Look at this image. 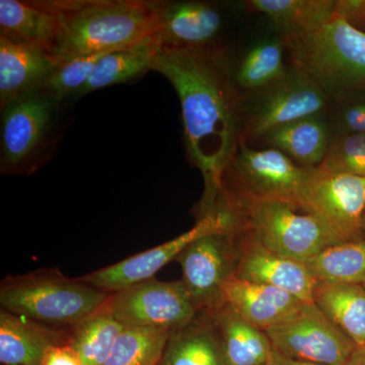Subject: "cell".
Listing matches in <instances>:
<instances>
[{
	"mask_svg": "<svg viewBox=\"0 0 365 365\" xmlns=\"http://www.w3.org/2000/svg\"><path fill=\"white\" fill-rule=\"evenodd\" d=\"M41 365H81L69 346H57L48 350Z\"/></svg>",
	"mask_w": 365,
	"mask_h": 365,
	"instance_id": "cell-34",
	"label": "cell"
},
{
	"mask_svg": "<svg viewBox=\"0 0 365 365\" xmlns=\"http://www.w3.org/2000/svg\"><path fill=\"white\" fill-rule=\"evenodd\" d=\"M234 232L235 277L284 290L304 304L313 302L316 281L304 263L274 253L242 232Z\"/></svg>",
	"mask_w": 365,
	"mask_h": 365,
	"instance_id": "cell-15",
	"label": "cell"
},
{
	"mask_svg": "<svg viewBox=\"0 0 365 365\" xmlns=\"http://www.w3.org/2000/svg\"><path fill=\"white\" fill-rule=\"evenodd\" d=\"M227 211L232 230L281 256L306 263L314 255L338 244L318 218L300 205L281 201H230Z\"/></svg>",
	"mask_w": 365,
	"mask_h": 365,
	"instance_id": "cell-5",
	"label": "cell"
},
{
	"mask_svg": "<svg viewBox=\"0 0 365 365\" xmlns=\"http://www.w3.org/2000/svg\"><path fill=\"white\" fill-rule=\"evenodd\" d=\"M319 170L365 177V134L333 135Z\"/></svg>",
	"mask_w": 365,
	"mask_h": 365,
	"instance_id": "cell-31",
	"label": "cell"
},
{
	"mask_svg": "<svg viewBox=\"0 0 365 365\" xmlns=\"http://www.w3.org/2000/svg\"><path fill=\"white\" fill-rule=\"evenodd\" d=\"M264 365H272V364H271V361H270V362H269V364H264Z\"/></svg>",
	"mask_w": 365,
	"mask_h": 365,
	"instance_id": "cell-39",
	"label": "cell"
},
{
	"mask_svg": "<svg viewBox=\"0 0 365 365\" xmlns=\"http://www.w3.org/2000/svg\"><path fill=\"white\" fill-rule=\"evenodd\" d=\"M362 235H364V237L365 239V212L364 216V222H362Z\"/></svg>",
	"mask_w": 365,
	"mask_h": 365,
	"instance_id": "cell-37",
	"label": "cell"
},
{
	"mask_svg": "<svg viewBox=\"0 0 365 365\" xmlns=\"http://www.w3.org/2000/svg\"><path fill=\"white\" fill-rule=\"evenodd\" d=\"M232 228L227 213L216 212L198 220L195 227L176 239L134 255L116 264L83 276L81 279L108 294H116L132 285L153 279L155 273L184 251L192 242L201 235L215 230Z\"/></svg>",
	"mask_w": 365,
	"mask_h": 365,
	"instance_id": "cell-13",
	"label": "cell"
},
{
	"mask_svg": "<svg viewBox=\"0 0 365 365\" xmlns=\"http://www.w3.org/2000/svg\"><path fill=\"white\" fill-rule=\"evenodd\" d=\"M58 21L57 62L126 49L155 36L153 1L51 0Z\"/></svg>",
	"mask_w": 365,
	"mask_h": 365,
	"instance_id": "cell-2",
	"label": "cell"
},
{
	"mask_svg": "<svg viewBox=\"0 0 365 365\" xmlns=\"http://www.w3.org/2000/svg\"><path fill=\"white\" fill-rule=\"evenodd\" d=\"M208 311L222 338L228 365H264L271 361L274 348L265 331L252 325L223 302Z\"/></svg>",
	"mask_w": 365,
	"mask_h": 365,
	"instance_id": "cell-22",
	"label": "cell"
},
{
	"mask_svg": "<svg viewBox=\"0 0 365 365\" xmlns=\"http://www.w3.org/2000/svg\"><path fill=\"white\" fill-rule=\"evenodd\" d=\"M271 364L272 365H324L319 364H314V362L300 361V360H295L287 359V357L282 356L274 351L272 359H271Z\"/></svg>",
	"mask_w": 365,
	"mask_h": 365,
	"instance_id": "cell-35",
	"label": "cell"
},
{
	"mask_svg": "<svg viewBox=\"0 0 365 365\" xmlns=\"http://www.w3.org/2000/svg\"><path fill=\"white\" fill-rule=\"evenodd\" d=\"M346 365H365V346L357 347Z\"/></svg>",
	"mask_w": 365,
	"mask_h": 365,
	"instance_id": "cell-36",
	"label": "cell"
},
{
	"mask_svg": "<svg viewBox=\"0 0 365 365\" xmlns=\"http://www.w3.org/2000/svg\"><path fill=\"white\" fill-rule=\"evenodd\" d=\"M172 330L124 327L104 365H158Z\"/></svg>",
	"mask_w": 365,
	"mask_h": 365,
	"instance_id": "cell-29",
	"label": "cell"
},
{
	"mask_svg": "<svg viewBox=\"0 0 365 365\" xmlns=\"http://www.w3.org/2000/svg\"><path fill=\"white\" fill-rule=\"evenodd\" d=\"M338 14L352 25L359 26L365 21V0H341Z\"/></svg>",
	"mask_w": 365,
	"mask_h": 365,
	"instance_id": "cell-33",
	"label": "cell"
},
{
	"mask_svg": "<svg viewBox=\"0 0 365 365\" xmlns=\"http://www.w3.org/2000/svg\"><path fill=\"white\" fill-rule=\"evenodd\" d=\"M245 6L263 14L274 31L288 38L314 32L335 18L336 0H249Z\"/></svg>",
	"mask_w": 365,
	"mask_h": 365,
	"instance_id": "cell-23",
	"label": "cell"
},
{
	"mask_svg": "<svg viewBox=\"0 0 365 365\" xmlns=\"http://www.w3.org/2000/svg\"><path fill=\"white\" fill-rule=\"evenodd\" d=\"M0 36L42 48L52 55L58 21L47 1L0 0Z\"/></svg>",
	"mask_w": 365,
	"mask_h": 365,
	"instance_id": "cell-20",
	"label": "cell"
},
{
	"mask_svg": "<svg viewBox=\"0 0 365 365\" xmlns=\"http://www.w3.org/2000/svg\"><path fill=\"white\" fill-rule=\"evenodd\" d=\"M364 287L365 288V283H364Z\"/></svg>",
	"mask_w": 365,
	"mask_h": 365,
	"instance_id": "cell-40",
	"label": "cell"
},
{
	"mask_svg": "<svg viewBox=\"0 0 365 365\" xmlns=\"http://www.w3.org/2000/svg\"><path fill=\"white\" fill-rule=\"evenodd\" d=\"M58 62L49 52L0 36V107L47 83Z\"/></svg>",
	"mask_w": 365,
	"mask_h": 365,
	"instance_id": "cell-18",
	"label": "cell"
},
{
	"mask_svg": "<svg viewBox=\"0 0 365 365\" xmlns=\"http://www.w3.org/2000/svg\"><path fill=\"white\" fill-rule=\"evenodd\" d=\"M299 205L318 218L338 244L364 239L365 177L312 168Z\"/></svg>",
	"mask_w": 365,
	"mask_h": 365,
	"instance_id": "cell-9",
	"label": "cell"
},
{
	"mask_svg": "<svg viewBox=\"0 0 365 365\" xmlns=\"http://www.w3.org/2000/svg\"><path fill=\"white\" fill-rule=\"evenodd\" d=\"M285 53L287 38L279 33L256 41L232 68L240 91L253 93L282 78L289 68L284 62Z\"/></svg>",
	"mask_w": 365,
	"mask_h": 365,
	"instance_id": "cell-25",
	"label": "cell"
},
{
	"mask_svg": "<svg viewBox=\"0 0 365 365\" xmlns=\"http://www.w3.org/2000/svg\"><path fill=\"white\" fill-rule=\"evenodd\" d=\"M325 115L333 135L365 134V91L330 101Z\"/></svg>",
	"mask_w": 365,
	"mask_h": 365,
	"instance_id": "cell-32",
	"label": "cell"
},
{
	"mask_svg": "<svg viewBox=\"0 0 365 365\" xmlns=\"http://www.w3.org/2000/svg\"><path fill=\"white\" fill-rule=\"evenodd\" d=\"M176 261L182 283L199 311L222 302V288L235 275L237 247L232 228L215 230L192 242Z\"/></svg>",
	"mask_w": 365,
	"mask_h": 365,
	"instance_id": "cell-12",
	"label": "cell"
},
{
	"mask_svg": "<svg viewBox=\"0 0 365 365\" xmlns=\"http://www.w3.org/2000/svg\"><path fill=\"white\" fill-rule=\"evenodd\" d=\"M328 96L297 67L282 78L253 93H242L241 143L259 141L268 132L297 120L324 114Z\"/></svg>",
	"mask_w": 365,
	"mask_h": 365,
	"instance_id": "cell-8",
	"label": "cell"
},
{
	"mask_svg": "<svg viewBox=\"0 0 365 365\" xmlns=\"http://www.w3.org/2000/svg\"><path fill=\"white\" fill-rule=\"evenodd\" d=\"M104 54L91 55L59 62L52 76L40 90L63 103L67 98H76L90 79L93 69Z\"/></svg>",
	"mask_w": 365,
	"mask_h": 365,
	"instance_id": "cell-30",
	"label": "cell"
},
{
	"mask_svg": "<svg viewBox=\"0 0 365 365\" xmlns=\"http://www.w3.org/2000/svg\"><path fill=\"white\" fill-rule=\"evenodd\" d=\"M153 71L163 74L179 97L187 155L204 180L197 208L201 220L215 213L222 196L223 174L241 144L242 93L220 45L160 49Z\"/></svg>",
	"mask_w": 365,
	"mask_h": 365,
	"instance_id": "cell-1",
	"label": "cell"
},
{
	"mask_svg": "<svg viewBox=\"0 0 365 365\" xmlns=\"http://www.w3.org/2000/svg\"><path fill=\"white\" fill-rule=\"evenodd\" d=\"M111 294L71 279L57 269L7 276L0 284V306L40 323L71 328L101 309Z\"/></svg>",
	"mask_w": 365,
	"mask_h": 365,
	"instance_id": "cell-4",
	"label": "cell"
},
{
	"mask_svg": "<svg viewBox=\"0 0 365 365\" xmlns=\"http://www.w3.org/2000/svg\"><path fill=\"white\" fill-rule=\"evenodd\" d=\"M123 329L112 313L109 299L97 312L71 327L67 346L81 365H104Z\"/></svg>",
	"mask_w": 365,
	"mask_h": 365,
	"instance_id": "cell-27",
	"label": "cell"
},
{
	"mask_svg": "<svg viewBox=\"0 0 365 365\" xmlns=\"http://www.w3.org/2000/svg\"><path fill=\"white\" fill-rule=\"evenodd\" d=\"M332 137L324 113L278 127L259 141L280 150L300 167L312 169L319 167L326 158Z\"/></svg>",
	"mask_w": 365,
	"mask_h": 365,
	"instance_id": "cell-21",
	"label": "cell"
},
{
	"mask_svg": "<svg viewBox=\"0 0 365 365\" xmlns=\"http://www.w3.org/2000/svg\"><path fill=\"white\" fill-rule=\"evenodd\" d=\"M274 351L300 361L346 365L357 346L314 302L292 318L266 331Z\"/></svg>",
	"mask_w": 365,
	"mask_h": 365,
	"instance_id": "cell-10",
	"label": "cell"
},
{
	"mask_svg": "<svg viewBox=\"0 0 365 365\" xmlns=\"http://www.w3.org/2000/svg\"><path fill=\"white\" fill-rule=\"evenodd\" d=\"M287 50L290 66L307 73L329 100L365 91V32L342 16L288 38Z\"/></svg>",
	"mask_w": 365,
	"mask_h": 365,
	"instance_id": "cell-3",
	"label": "cell"
},
{
	"mask_svg": "<svg viewBox=\"0 0 365 365\" xmlns=\"http://www.w3.org/2000/svg\"><path fill=\"white\" fill-rule=\"evenodd\" d=\"M304 265L316 282L364 285L365 239L327 247Z\"/></svg>",
	"mask_w": 365,
	"mask_h": 365,
	"instance_id": "cell-28",
	"label": "cell"
},
{
	"mask_svg": "<svg viewBox=\"0 0 365 365\" xmlns=\"http://www.w3.org/2000/svg\"><path fill=\"white\" fill-rule=\"evenodd\" d=\"M313 302L357 347L365 346L364 285L316 282Z\"/></svg>",
	"mask_w": 365,
	"mask_h": 365,
	"instance_id": "cell-24",
	"label": "cell"
},
{
	"mask_svg": "<svg viewBox=\"0 0 365 365\" xmlns=\"http://www.w3.org/2000/svg\"><path fill=\"white\" fill-rule=\"evenodd\" d=\"M222 302L263 331L292 318L304 302L284 290L232 276L222 288Z\"/></svg>",
	"mask_w": 365,
	"mask_h": 365,
	"instance_id": "cell-17",
	"label": "cell"
},
{
	"mask_svg": "<svg viewBox=\"0 0 365 365\" xmlns=\"http://www.w3.org/2000/svg\"><path fill=\"white\" fill-rule=\"evenodd\" d=\"M160 50L203 49L218 46L225 16L202 1H153Z\"/></svg>",
	"mask_w": 365,
	"mask_h": 365,
	"instance_id": "cell-14",
	"label": "cell"
},
{
	"mask_svg": "<svg viewBox=\"0 0 365 365\" xmlns=\"http://www.w3.org/2000/svg\"><path fill=\"white\" fill-rule=\"evenodd\" d=\"M61 104L44 91L36 90L1 107L4 176H28L44 165L56 143Z\"/></svg>",
	"mask_w": 365,
	"mask_h": 365,
	"instance_id": "cell-6",
	"label": "cell"
},
{
	"mask_svg": "<svg viewBox=\"0 0 365 365\" xmlns=\"http://www.w3.org/2000/svg\"><path fill=\"white\" fill-rule=\"evenodd\" d=\"M309 168L300 167L275 148L240 144L222 177L220 202L281 201L299 205Z\"/></svg>",
	"mask_w": 365,
	"mask_h": 365,
	"instance_id": "cell-7",
	"label": "cell"
},
{
	"mask_svg": "<svg viewBox=\"0 0 365 365\" xmlns=\"http://www.w3.org/2000/svg\"><path fill=\"white\" fill-rule=\"evenodd\" d=\"M356 28L360 29V30L364 31L365 32V21L364 24H361L359 26H356Z\"/></svg>",
	"mask_w": 365,
	"mask_h": 365,
	"instance_id": "cell-38",
	"label": "cell"
},
{
	"mask_svg": "<svg viewBox=\"0 0 365 365\" xmlns=\"http://www.w3.org/2000/svg\"><path fill=\"white\" fill-rule=\"evenodd\" d=\"M158 365H228L222 338L208 309L172 331Z\"/></svg>",
	"mask_w": 365,
	"mask_h": 365,
	"instance_id": "cell-19",
	"label": "cell"
},
{
	"mask_svg": "<svg viewBox=\"0 0 365 365\" xmlns=\"http://www.w3.org/2000/svg\"><path fill=\"white\" fill-rule=\"evenodd\" d=\"M112 313L124 327L175 330L199 313L182 280L150 279L110 297Z\"/></svg>",
	"mask_w": 365,
	"mask_h": 365,
	"instance_id": "cell-11",
	"label": "cell"
},
{
	"mask_svg": "<svg viewBox=\"0 0 365 365\" xmlns=\"http://www.w3.org/2000/svg\"><path fill=\"white\" fill-rule=\"evenodd\" d=\"M71 328L47 325L0 311L1 365H41L48 350L68 345Z\"/></svg>",
	"mask_w": 365,
	"mask_h": 365,
	"instance_id": "cell-16",
	"label": "cell"
},
{
	"mask_svg": "<svg viewBox=\"0 0 365 365\" xmlns=\"http://www.w3.org/2000/svg\"><path fill=\"white\" fill-rule=\"evenodd\" d=\"M160 51L155 36L126 49L107 53L98 62L90 79L76 98L108 86L129 83L153 71Z\"/></svg>",
	"mask_w": 365,
	"mask_h": 365,
	"instance_id": "cell-26",
	"label": "cell"
}]
</instances>
